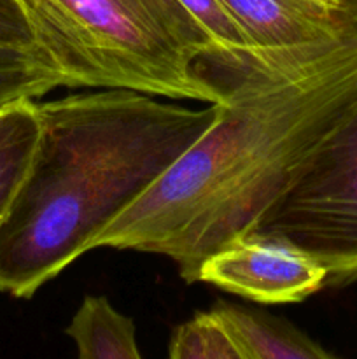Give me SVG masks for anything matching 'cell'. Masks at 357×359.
<instances>
[{"instance_id": "1", "label": "cell", "mask_w": 357, "mask_h": 359, "mask_svg": "<svg viewBox=\"0 0 357 359\" xmlns=\"http://www.w3.org/2000/svg\"><path fill=\"white\" fill-rule=\"evenodd\" d=\"M220 86L226 100L210 128L90 251L167 256L186 283H198L200 265L251 230L356 98L357 30L272 53Z\"/></svg>"}, {"instance_id": "2", "label": "cell", "mask_w": 357, "mask_h": 359, "mask_svg": "<svg viewBox=\"0 0 357 359\" xmlns=\"http://www.w3.org/2000/svg\"><path fill=\"white\" fill-rule=\"evenodd\" d=\"M38 140L0 223V291L30 298L91 249L210 128L203 109L132 90L37 102Z\"/></svg>"}, {"instance_id": "3", "label": "cell", "mask_w": 357, "mask_h": 359, "mask_svg": "<svg viewBox=\"0 0 357 359\" xmlns=\"http://www.w3.org/2000/svg\"><path fill=\"white\" fill-rule=\"evenodd\" d=\"M65 88L132 90L216 105L220 56L178 0H16Z\"/></svg>"}, {"instance_id": "4", "label": "cell", "mask_w": 357, "mask_h": 359, "mask_svg": "<svg viewBox=\"0 0 357 359\" xmlns=\"http://www.w3.org/2000/svg\"><path fill=\"white\" fill-rule=\"evenodd\" d=\"M245 233L280 238L317 259L326 287L357 283V95L296 181Z\"/></svg>"}, {"instance_id": "5", "label": "cell", "mask_w": 357, "mask_h": 359, "mask_svg": "<svg viewBox=\"0 0 357 359\" xmlns=\"http://www.w3.org/2000/svg\"><path fill=\"white\" fill-rule=\"evenodd\" d=\"M324 266L280 238L244 233L200 265L198 283L262 305L300 304L326 287Z\"/></svg>"}, {"instance_id": "6", "label": "cell", "mask_w": 357, "mask_h": 359, "mask_svg": "<svg viewBox=\"0 0 357 359\" xmlns=\"http://www.w3.org/2000/svg\"><path fill=\"white\" fill-rule=\"evenodd\" d=\"M261 53L317 48L357 28L335 7L318 0H223Z\"/></svg>"}, {"instance_id": "7", "label": "cell", "mask_w": 357, "mask_h": 359, "mask_svg": "<svg viewBox=\"0 0 357 359\" xmlns=\"http://www.w3.org/2000/svg\"><path fill=\"white\" fill-rule=\"evenodd\" d=\"M210 311L254 359H340L289 321L268 312L226 302Z\"/></svg>"}, {"instance_id": "8", "label": "cell", "mask_w": 357, "mask_h": 359, "mask_svg": "<svg viewBox=\"0 0 357 359\" xmlns=\"http://www.w3.org/2000/svg\"><path fill=\"white\" fill-rule=\"evenodd\" d=\"M65 333L76 346L77 359H144L133 319L105 297L84 298Z\"/></svg>"}, {"instance_id": "9", "label": "cell", "mask_w": 357, "mask_h": 359, "mask_svg": "<svg viewBox=\"0 0 357 359\" xmlns=\"http://www.w3.org/2000/svg\"><path fill=\"white\" fill-rule=\"evenodd\" d=\"M38 128L37 100L0 109V223L30 167Z\"/></svg>"}, {"instance_id": "10", "label": "cell", "mask_w": 357, "mask_h": 359, "mask_svg": "<svg viewBox=\"0 0 357 359\" xmlns=\"http://www.w3.org/2000/svg\"><path fill=\"white\" fill-rule=\"evenodd\" d=\"M62 86V74L38 46L0 42V109Z\"/></svg>"}, {"instance_id": "11", "label": "cell", "mask_w": 357, "mask_h": 359, "mask_svg": "<svg viewBox=\"0 0 357 359\" xmlns=\"http://www.w3.org/2000/svg\"><path fill=\"white\" fill-rule=\"evenodd\" d=\"M230 332L212 311L196 312L174 330L168 359H226Z\"/></svg>"}, {"instance_id": "12", "label": "cell", "mask_w": 357, "mask_h": 359, "mask_svg": "<svg viewBox=\"0 0 357 359\" xmlns=\"http://www.w3.org/2000/svg\"><path fill=\"white\" fill-rule=\"evenodd\" d=\"M0 42L35 44V35L16 0H0Z\"/></svg>"}, {"instance_id": "13", "label": "cell", "mask_w": 357, "mask_h": 359, "mask_svg": "<svg viewBox=\"0 0 357 359\" xmlns=\"http://www.w3.org/2000/svg\"><path fill=\"white\" fill-rule=\"evenodd\" d=\"M230 332V330H227ZM226 359H254L251 354L247 353L244 346L231 335L230 332V340H227V347H226Z\"/></svg>"}, {"instance_id": "14", "label": "cell", "mask_w": 357, "mask_h": 359, "mask_svg": "<svg viewBox=\"0 0 357 359\" xmlns=\"http://www.w3.org/2000/svg\"><path fill=\"white\" fill-rule=\"evenodd\" d=\"M336 2H338L340 9L346 14V18H349L357 28V0H336Z\"/></svg>"}, {"instance_id": "15", "label": "cell", "mask_w": 357, "mask_h": 359, "mask_svg": "<svg viewBox=\"0 0 357 359\" xmlns=\"http://www.w3.org/2000/svg\"><path fill=\"white\" fill-rule=\"evenodd\" d=\"M318 2H324V4H328V6H331V7H335V9H338V11H342L340 9V6H338V2H336V0H318ZM343 13V11H342ZM345 14V13H343ZM346 16V14H345ZM354 27H356V25H354Z\"/></svg>"}]
</instances>
